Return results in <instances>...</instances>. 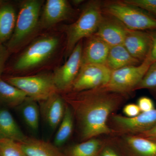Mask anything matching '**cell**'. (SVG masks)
<instances>
[{
  "label": "cell",
  "mask_w": 156,
  "mask_h": 156,
  "mask_svg": "<svg viewBox=\"0 0 156 156\" xmlns=\"http://www.w3.org/2000/svg\"><path fill=\"white\" fill-rule=\"evenodd\" d=\"M61 95L72 110L81 138L86 140L111 133L108 120L125 100L126 94L98 88L82 92H65Z\"/></svg>",
  "instance_id": "obj_1"
},
{
  "label": "cell",
  "mask_w": 156,
  "mask_h": 156,
  "mask_svg": "<svg viewBox=\"0 0 156 156\" xmlns=\"http://www.w3.org/2000/svg\"><path fill=\"white\" fill-rule=\"evenodd\" d=\"M61 42L60 37L55 34H45L36 37L6 67L5 71L25 73L42 67L55 56Z\"/></svg>",
  "instance_id": "obj_2"
},
{
  "label": "cell",
  "mask_w": 156,
  "mask_h": 156,
  "mask_svg": "<svg viewBox=\"0 0 156 156\" xmlns=\"http://www.w3.org/2000/svg\"><path fill=\"white\" fill-rule=\"evenodd\" d=\"M44 1L24 0L20 2L14 32L5 46L11 54L26 47L41 30L40 19Z\"/></svg>",
  "instance_id": "obj_3"
},
{
  "label": "cell",
  "mask_w": 156,
  "mask_h": 156,
  "mask_svg": "<svg viewBox=\"0 0 156 156\" xmlns=\"http://www.w3.org/2000/svg\"><path fill=\"white\" fill-rule=\"evenodd\" d=\"M102 3L98 0L87 2L79 18L66 28L65 55L66 59L79 42L96 33L103 16Z\"/></svg>",
  "instance_id": "obj_4"
},
{
  "label": "cell",
  "mask_w": 156,
  "mask_h": 156,
  "mask_svg": "<svg viewBox=\"0 0 156 156\" xmlns=\"http://www.w3.org/2000/svg\"><path fill=\"white\" fill-rule=\"evenodd\" d=\"M103 13L116 18L128 29L150 31L156 30V19L136 6L122 1L102 3Z\"/></svg>",
  "instance_id": "obj_5"
},
{
  "label": "cell",
  "mask_w": 156,
  "mask_h": 156,
  "mask_svg": "<svg viewBox=\"0 0 156 156\" xmlns=\"http://www.w3.org/2000/svg\"><path fill=\"white\" fill-rule=\"evenodd\" d=\"M3 79L22 90L27 97L37 102L44 100L58 92L54 83L53 73L34 76H11Z\"/></svg>",
  "instance_id": "obj_6"
},
{
  "label": "cell",
  "mask_w": 156,
  "mask_h": 156,
  "mask_svg": "<svg viewBox=\"0 0 156 156\" xmlns=\"http://www.w3.org/2000/svg\"><path fill=\"white\" fill-rule=\"evenodd\" d=\"M151 63L148 57L139 65L127 66L112 71L108 83L100 88L106 91L121 94H127L135 91Z\"/></svg>",
  "instance_id": "obj_7"
},
{
  "label": "cell",
  "mask_w": 156,
  "mask_h": 156,
  "mask_svg": "<svg viewBox=\"0 0 156 156\" xmlns=\"http://www.w3.org/2000/svg\"><path fill=\"white\" fill-rule=\"evenodd\" d=\"M112 73L111 70L105 65L83 66L69 92H82L103 87L108 83Z\"/></svg>",
  "instance_id": "obj_8"
},
{
  "label": "cell",
  "mask_w": 156,
  "mask_h": 156,
  "mask_svg": "<svg viewBox=\"0 0 156 156\" xmlns=\"http://www.w3.org/2000/svg\"><path fill=\"white\" fill-rule=\"evenodd\" d=\"M83 41L76 46L64 64L56 68L53 73V80L58 92H69L81 66Z\"/></svg>",
  "instance_id": "obj_9"
},
{
  "label": "cell",
  "mask_w": 156,
  "mask_h": 156,
  "mask_svg": "<svg viewBox=\"0 0 156 156\" xmlns=\"http://www.w3.org/2000/svg\"><path fill=\"white\" fill-rule=\"evenodd\" d=\"M112 120L119 131L135 135L141 134L156 126V108L141 112L132 118L120 115L112 116Z\"/></svg>",
  "instance_id": "obj_10"
},
{
  "label": "cell",
  "mask_w": 156,
  "mask_h": 156,
  "mask_svg": "<svg viewBox=\"0 0 156 156\" xmlns=\"http://www.w3.org/2000/svg\"><path fill=\"white\" fill-rule=\"evenodd\" d=\"M40 19L41 29H49L69 19L73 9L67 0H47L42 8Z\"/></svg>",
  "instance_id": "obj_11"
},
{
  "label": "cell",
  "mask_w": 156,
  "mask_h": 156,
  "mask_svg": "<svg viewBox=\"0 0 156 156\" xmlns=\"http://www.w3.org/2000/svg\"><path fill=\"white\" fill-rule=\"evenodd\" d=\"M128 29L116 18L103 13L95 34L112 47L123 44Z\"/></svg>",
  "instance_id": "obj_12"
},
{
  "label": "cell",
  "mask_w": 156,
  "mask_h": 156,
  "mask_svg": "<svg viewBox=\"0 0 156 156\" xmlns=\"http://www.w3.org/2000/svg\"><path fill=\"white\" fill-rule=\"evenodd\" d=\"M123 44L131 56L143 62L150 54L151 39L148 31L128 29Z\"/></svg>",
  "instance_id": "obj_13"
},
{
  "label": "cell",
  "mask_w": 156,
  "mask_h": 156,
  "mask_svg": "<svg viewBox=\"0 0 156 156\" xmlns=\"http://www.w3.org/2000/svg\"><path fill=\"white\" fill-rule=\"evenodd\" d=\"M110 48L95 34L87 38L85 44H83L81 66L88 64L105 65Z\"/></svg>",
  "instance_id": "obj_14"
},
{
  "label": "cell",
  "mask_w": 156,
  "mask_h": 156,
  "mask_svg": "<svg viewBox=\"0 0 156 156\" xmlns=\"http://www.w3.org/2000/svg\"><path fill=\"white\" fill-rule=\"evenodd\" d=\"M39 102L40 112L44 120L51 129L55 130L64 116L66 107L64 98L57 92Z\"/></svg>",
  "instance_id": "obj_15"
},
{
  "label": "cell",
  "mask_w": 156,
  "mask_h": 156,
  "mask_svg": "<svg viewBox=\"0 0 156 156\" xmlns=\"http://www.w3.org/2000/svg\"><path fill=\"white\" fill-rule=\"evenodd\" d=\"M17 12L14 4L2 0L0 3V45H5L14 32Z\"/></svg>",
  "instance_id": "obj_16"
},
{
  "label": "cell",
  "mask_w": 156,
  "mask_h": 156,
  "mask_svg": "<svg viewBox=\"0 0 156 156\" xmlns=\"http://www.w3.org/2000/svg\"><path fill=\"white\" fill-rule=\"evenodd\" d=\"M27 138L11 112L6 109H0V140L10 139L22 143Z\"/></svg>",
  "instance_id": "obj_17"
},
{
  "label": "cell",
  "mask_w": 156,
  "mask_h": 156,
  "mask_svg": "<svg viewBox=\"0 0 156 156\" xmlns=\"http://www.w3.org/2000/svg\"><path fill=\"white\" fill-rule=\"evenodd\" d=\"M141 63L131 56L123 44H121L111 47L105 65L112 71Z\"/></svg>",
  "instance_id": "obj_18"
},
{
  "label": "cell",
  "mask_w": 156,
  "mask_h": 156,
  "mask_svg": "<svg viewBox=\"0 0 156 156\" xmlns=\"http://www.w3.org/2000/svg\"><path fill=\"white\" fill-rule=\"evenodd\" d=\"M20 144L27 156H65L58 147L44 140L28 137Z\"/></svg>",
  "instance_id": "obj_19"
},
{
  "label": "cell",
  "mask_w": 156,
  "mask_h": 156,
  "mask_svg": "<svg viewBox=\"0 0 156 156\" xmlns=\"http://www.w3.org/2000/svg\"><path fill=\"white\" fill-rule=\"evenodd\" d=\"M24 92L0 78V104L9 107H19L27 98Z\"/></svg>",
  "instance_id": "obj_20"
},
{
  "label": "cell",
  "mask_w": 156,
  "mask_h": 156,
  "mask_svg": "<svg viewBox=\"0 0 156 156\" xmlns=\"http://www.w3.org/2000/svg\"><path fill=\"white\" fill-rule=\"evenodd\" d=\"M23 119L28 128L34 132L38 131L40 122V107L37 101L29 98L19 106Z\"/></svg>",
  "instance_id": "obj_21"
},
{
  "label": "cell",
  "mask_w": 156,
  "mask_h": 156,
  "mask_svg": "<svg viewBox=\"0 0 156 156\" xmlns=\"http://www.w3.org/2000/svg\"><path fill=\"white\" fill-rule=\"evenodd\" d=\"M74 118L71 108L66 103L64 116L54 138V144L57 147L63 145L71 135L73 128Z\"/></svg>",
  "instance_id": "obj_22"
},
{
  "label": "cell",
  "mask_w": 156,
  "mask_h": 156,
  "mask_svg": "<svg viewBox=\"0 0 156 156\" xmlns=\"http://www.w3.org/2000/svg\"><path fill=\"white\" fill-rule=\"evenodd\" d=\"M130 147L138 156H156V141L133 135L126 138Z\"/></svg>",
  "instance_id": "obj_23"
},
{
  "label": "cell",
  "mask_w": 156,
  "mask_h": 156,
  "mask_svg": "<svg viewBox=\"0 0 156 156\" xmlns=\"http://www.w3.org/2000/svg\"><path fill=\"white\" fill-rule=\"evenodd\" d=\"M100 142L97 139H90L77 144L70 152V156H95L99 150Z\"/></svg>",
  "instance_id": "obj_24"
},
{
  "label": "cell",
  "mask_w": 156,
  "mask_h": 156,
  "mask_svg": "<svg viewBox=\"0 0 156 156\" xmlns=\"http://www.w3.org/2000/svg\"><path fill=\"white\" fill-rule=\"evenodd\" d=\"M0 156H27L20 143L10 139L0 140Z\"/></svg>",
  "instance_id": "obj_25"
},
{
  "label": "cell",
  "mask_w": 156,
  "mask_h": 156,
  "mask_svg": "<svg viewBox=\"0 0 156 156\" xmlns=\"http://www.w3.org/2000/svg\"><path fill=\"white\" fill-rule=\"evenodd\" d=\"M141 89H148L156 96V61L150 65L135 90Z\"/></svg>",
  "instance_id": "obj_26"
},
{
  "label": "cell",
  "mask_w": 156,
  "mask_h": 156,
  "mask_svg": "<svg viewBox=\"0 0 156 156\" xmlns=\"http://www.w3.org/2000/svg\"><path fill=\"white\" fill-rule=\"evenodd\" d=\"M125 2L136 6L146 11L156 19V0H123Z\"/></svg>",
  "instance_id": "obj_27"
},
{
  "label": "cell",
  "mask_w": 156,
  "mask_h": 156,
  "mask_svg": "<svg viewBox=\"0 0 156 156\" xmlns=\"http://www.w3.org/2000/svg\"><path fill=\"white\" fill-rule=\"evenodd\" d=\"M11 53L5 45H0V78L2 77L3 73L5 70L7 62Z\"/></svg>",
  "instance_id": "obj_28"
},
{
  "label": "cell",
  "mask_w": 156,
  "mask_h": 156,
  "mask_svg": "<svg viewBox=\"0 0 156 156\" xmlns=\"http://www.w3.org/2000/svg\"><path fill=\"white\" fill-rule=\"evenodd\" d=\"M137 105L141 112L151 111L155 109L153 101L151 98L146 96H143L138 99Z\"/></svg>",
  "instance_id": "obj_29"
},
{
  "label": "cell",
  "mask_w": 156,
  "mask_h": 156,
  "mask_svg": "<svg viewBox=\"0 0 156 156\" xmlns=\"http://www.w3.org/2000/svg\"><path fill=\"white\" fill-rule=\"evenodd\" d=\"M123 112L127 117L130 118L136 116L141 112L137 105L134 104L126 105L123 108Z\"/></svg>",
  "instance_id": "obj_30"
},
{
  "label": "cell",
  "mask_w": 156,
  "mask_h": 156,
  "mask_svg": "<svg viewBox=\"0 0 156 156\" xmlns=\"http://www.w3.org/2000/svg\"><path fill=\"white\" fill-rule=\"evenodd\" d=\"M149 33L152 41V48L149 59L152 63L156 61V30L148 31Z\"/></svg>",
  "instance_id": "obj_31"
},
{
  "label": "cell",
  "mask_w": 156,
  "mask_h": 156,
  "mask_svg": "<svg viewBox=\"0 0 156 156\" xmlns=\"http://www.w3.org/2000/svg\"><path fill=\"white\" fill-rule=\"evenodd\" d=\"M148 139H151L156 138V126L151 128L150 130L143 132L141 134L136 135Z\"/></svg>",
  "instance_id": "obj_32"
},
{
  "label": "cell",
  "mask_w": 156,
  "mask_h": 156,
  "mask_svg": "<svg viewBox=\"0 0 156 156\" xmlns=\"http://www.w3.org/2000/svg\"><path fill=\"white\" fill-rule=\"evenodd\" d=\"M101 156H119L115 152L109 148H105L102 152Z\"/></svg>",
  "instance_id": "obj_33"
},
{
  "label": "cell",
  "mask_w": 156,
  "mask_h": 156,
  "mask_svg": "<svg viewBox=\"0 0 156 156\" xmlns=\"http://www.w3.org/2000/svg\"><path fill=\"white\" fill-rule=\"evenodd\" d=\"M84 1H81V0H75V1H73L72 2L75 5H80Z\"/></svg>",
  "instance_id": "obj_34"
},
{
  "label": "cell",
  "mask_w": 156,
  "mask_h": 156,
  "mask_svg": "<svg viewBox=\"0 0 156 156\" xmlns=\"http://www.w3.org/2000/svg\"><path fill=\"white\" fill-rule=\"evenodd\" d=\"M151 140H154V141H156V138H154V139H151Z\"/></svg>",
  "instance_id": "obj_35"
},
{
  "label": "cell",
  "mask_w": 156,
  "mask_h": 156,
  "mask_svg": "<svg viewBox=\"0 0 156 156\" xmlns=\"http://www.w3.org/2000/svg\"><path fill=\"white\" fill-rule=\"evenodd\" d=\"M1 1H2V0H0V3H1Z\"/></svg>",
  "instance_id": "obj_36"
}]
</instances>
